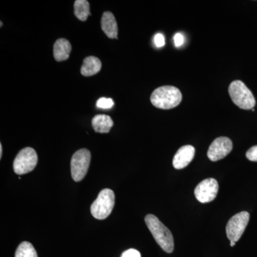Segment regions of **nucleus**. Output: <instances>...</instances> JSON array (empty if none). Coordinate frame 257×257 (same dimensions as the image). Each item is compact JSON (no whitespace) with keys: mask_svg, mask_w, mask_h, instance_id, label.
<instances>
[{"mask_svg":"<svg viewBox=\"0 0 257 257\" xmlns=\"http://www.w3.org/2000/svg\"><path fill=\"white\" fill-rule=\"evenodd\" d=\"M145 223L160 247L167 253H172L175 248V243L173 236L170 229L153 214H148L146 216Z\"/></svg>","mask_w":257,"mask_h":257,"instance_id":"obj_1","label":"nucleus"},{"mask_svg":"<svg viewBox=\"0 0 257 257\" xmlns=\"http://www.w3.org/2000/svg\"><path fill=\"white\" fill-rule=\"evenodd\" d=\"M182 94L178 88L163 86L152 92L150 100L155 107L162 109H173L180 104Z\"/></svg>","mask_w":257,"mask_h":257,"instance_id":"obj_2","label":"nucleus"},{"mask_svg":"<svg viewBox=\"0 0 257 257\" xmlns=\"http://www.w3.org/2000/svg\"><path fill=\"white\" fill-rule=\"evenodd\" d=\"M229 94L233 102L241 109H252L256 104L252 93L241 81H234L230 84Z\"/></svg>","mask_w":257,"mask_h":257,"instance_id":"obj_3","label":"nucleus"},{"mask_svg":"<svg viewBox=\"0 0 257 257\" xmlns=\"http://www.w3.org/2000/svg\"><path fill=\"white\" fill-rule=\"evenodd\" d=\"M114 202V192L109 189H103L91 206V214L96 219H105L110 215Z\"/></svg>","mask_w":257,"mask_h":257,"instance_id":"obj_4","label":"nucleus"},{"mask_svg":"<svg viewBox=\"0 0 257 257\" xmlns=\"http://www.w3.org/2000/svg\"><path fill=\"white\" fill-rule=\"evenodd\" d=\"M38 157L37 152L31 147L24 148L15 157L13 168L18 175L28 174L34 170L37 165Z\"/></svg>","mask_w":257,"mask_h":257,"instance_id":"obj_5","label":"nucleus"},{"mask_svg":"<svg viewBox=\"0 0 257 257\" xmlns=\"http://www.w3.org/2000/svg\"><path fill=\"white\" fill-rule=\"evenodd\" d=\"M91 153L87 149H81L74 154L71 160V174L75 182L82 181L87 175L90 165Z\"/></svg>","mask_w":257,"mask_h":257,"instance_id":"obj_6","label":"nucleus"},{"mask_svg":"<svg viewBox=\"0 0 257 257\" xmlns=\"http://www.w3.org/2000/svg\"><path fill=\"white\" fill-rule=\"evenodd\" d=\"M249 217L247 211H241L229 219L226 224V233L230 241H239L247 226Z\"/></svg>","mask_w":257,"mask_h":257,"instance_id":"obj_7","label":"nucleus"},{"mask_svg":"<svg viewBox=\"0 0 257 257\" xmlns=\"http://www.w3.org/2000/svg\"><path fill=\"white\" fill-rule=\"evenodd\" d=\"M219 190V184L216 179L209 178L202 181L194 189V195L199 202L205 204L215 199Z\"/></svg>","mask_w":257,"mask_h":257,"instance_id":"obj_8","label":"nucleus"},{"mask_svg":"<svg viewBox=\"0 0 257 257\" xmlns=\"http://www.w3.org/2000/svg\"><path fill=\"white\" fill-rule=\"evenodd\" d=\"M233 149V144L229 138L221 137L216 138L211 144L207 156L212 162L222 160L227 156Z\"/></svg>","mask_w":257,"mask_h":257,"instance_id":"obj_9","label":"nucleus"},{"mask_svg":"<svg viewBox=\"0 0 257 257\" xmlns=\"http://www.w3.org/2000/svg\"><path fill=\"white\" fill-rule=\"evenodd\" d=\"M195 149L191 145L181 147L174 157L173 166L177 170H182L187 167L194 159Z\"/></svg>","mask_w":257,"mask_h":257,"instance_id":"obj_10","label":"nucleus"},{"mask_svg":"<svg viewBox=\"0 0 257 257\" xmlns=\"http://www.w3.org/2000/svg\"><path fill=\"white\" fill-rule=\"evenodd\" d=\"M101 26L103 32L109 39H117L118 27L114 15L105 12L101 17Z\"/></svg>","mask_w":257,"mask_h":257,"instance_id":"obj_11","label":"nucleus"},{"mask_svg":"<svg viewBox=\"0 0 257 257\" xmlns=\"http://www.w3.org/2000/svg\"><path fill=\"white\" fill-rule=\"evenodd\" d=\"M72 45L66 39L61 38L56 41L54 45V57L57 62L67 60L69 57Z\"/></svg>","mask_w":257,"mask_h":257,"instance_id":"obj_12","label":"nucleus"},{"mask_svg":"<svg viewBox=\"0 0 257 257\" xmlns=\"http://www.w3.org/2000/svg\"><path fill=\"white\" fill-rule=\"evenodd\" d=\"M101 69V61L97 57L89 56L84 59V63L81 67V74L84 77H91L100 72Z\"/></svg>","mask_w":257,"mask_h":257,"instance_id":"obj_13","label":"nucleus"},{"mask_svg":"<svg viewBox=\"0 0 257 257\" xmlns=\"http://www.w3.org/2000/svg\"><path fill=\"white\" fill-rule=\"evenodd\" d=\"M92 124L96 133H108L114 125V122L108 115L99 114L93 118Z\"/></svg>","mask_w":257,"mask_h":257,"instance_id":"obj_14","label":"nucleus"},{"mask_svg":"<svg viewBox=\"0 0 257 257\" xmlns=\"http://www.w3.org/2000/svg\"><path fill=\"white\" fill-rule=\"evenodd\" d=\"M74 15L80 21H86L90 15L89 3L86 0H77L74 2Z\"/></svg>","mask_w":257,"mask_h":257,"instance_id":"obj_15","label":"nucleus"},{"mask_svg":"<svg viewBox=\"0 0 257 257\" xmlns=\"http://www.w3.org/2000/svg\"><path fill=\"white\" fill-rule=\"evenodd\" d=\"M15 257H38L33 245L28 241H23L19 245L15 252Z\"/></svg>","mask_w":257,"mask_h":257,"instance_id":"obj_16","label":"nucleus"},{"mask_svg":"<svg viewBox=\"0 0 257 257\" xmlns=\"http://www.w3.org/2000/svg\"><path fill=\"white\" fill-rule=\"evenodd\" d=\"M114 104V101L109 98L101 97L96 101V106L101 109H110Z\"/></svg>","mask_w":257,"mask_h":257,"instance_id":"obj_17","label":"nucleus"},{"mask_svg":"<svg viewBox=\"0 0 257 257\" xmlns=\"http://www.w3.org/2000/svg\"><path fill=\"white\" fill-rule=\"evenodd\" d=\"M246 157L251 162H257V145L251 147L246 152Z\"/></svg>","mask_w":257,"mask_h":257,"instance_id":"obj_18","label":"nucleus"},{"mask_svg":"<svg viewBox=\"0 0 257 257\" xmlns=\"http://www.w3.org/2000/svg\"><path fill=\"white\" fill-rule=\"evenodd\" d=\"M154 42H155V45L158 48L164 47L165 45V37H164L162 34H157L155 36V38H154Z\"/></svg>","mask_w":257,"mask_h":257,"instance_id":"obj_19","label":"nucleus"},{"mask_svg":"<svg viewBox=\"0 0 257 257\" xmlns=\"http://www.w3.org/2000/svg\"><path fill=\"white\" fill-rule=\"evenodd\" d=\"M121 257H142L141 253L135 248H130L121 253Z\"/></svg>","mask_w":257,"mask_h":257,"instance_id":"obj_20","label":"nucleus"},{"mask_svg":"<svg viewBox=\"0 0 257 257\" xmlns=\"http://www.w3.org/2000/svg\"><path fill=\"white\" fill-rule=\"evenodd\" d=\"M174 40H175V45L177 47H182L184 45V37L183 35L181 33H177L174 37Z\"/></svg>","mask_w":257,"mask_h":257,"instance_id":"obj_21","label":"nucleus"},{"mask_svg":"<svg viewBox=\"0 0 257 257\" xmlns=\"http://www.w3.org/2000/svg\"><path fill=\"white\" fill-rule=\"evenodd\" d=\"M3 157V145L2 144H0V159Z\"/></svg>","mask_w":257,"mask_h":257,"instance_id":"obj_22","label":"nucleus"},{"mask_svg":"<svg viewBox=\"0 0 257 257\" xmlns=\"http://www.w3.org/2000/svg\"><path fill=\"white\" fill-rule=\"evenodd\" d=\"M235 243H236V242H234V241H231V243H230V246H231V247H232V246H235Z\"/></svg>","mask_w":257,"mask_h":257,"instance_id":"obj_23","label":"nucleus"}]
</instances>
